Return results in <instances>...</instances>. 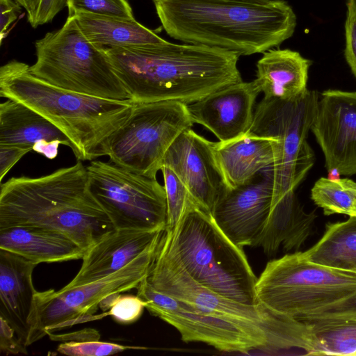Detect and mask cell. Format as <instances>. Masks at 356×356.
<instances>
[{
  "instance_id": "603a6c76",
  "label": "cell",
  "mask_w": 356,
  "mask_h": 356,
  "mask_svg": "<svg viewBox=\"0 0 356 356\" xmlns=\"http://www.w3.org/2000/svg\"><path fill=\"white\" fill-rule=\"evenodd\" d=\"M316 215L306 212L295 191L272 203L266 222L253 247H259L268 255L298 250L312 235Z\"/></svg>"
},
{
  "instance_id": "ac0fdd59",
  "label": "cell",
  "mask_w": 356,
  "mask_h": 356,
  "mask_svg": "<svg viewBox=\"0 0 356 356\" xmlns=\"http://www.w3.org/2000/svg\"><path fill=\"white\" fill-rule=\"evenodd\" d=\"M165 230L114 229L86 252L79 270L63 288L86 284L119 270L155 245Z\"/></svg>"
},
{
  "instance_id": "2e32d148",
  "label": "cell",
  "mask_w": 356,
  "mask_h": 356,
  "mask_svg": "<svg viewBox=\"0 0 356 356\" xmlns=\"http://www.w3.org/2000/svg\"><path fill=\"white\" fill-rule=\"evenodd\" d=\"M163 165L170 168L184 184L193 202L211 214L227 186L216 160L213 142L188 129L171 145Z\"/></svg>"
},
{
  "instance_id": "4316f807",
  "label": "cell",
  "mask_w": 356,
  "mask_h": 356,
  "mask_svg": "<svg viewBox=\"0 0 356 356\" xmlns=\"http://www.w3.org/2000/svg\"><path fill=\"white\" fill-rule=\"evenodd\" d=\"M312 324L317 344L313 355H356V318L345 312L327 313L304 321Z\"/></svg>"
},
{
  "instance_id": "5bb4252c",
  "label": "cell",
  "mask_w": 356,
  "mask_h": 356,
  "mask_svg": "<svg viewBox=\"0 0 356 356\" xmlns=\"http://www.w3.org/2000/svg\"><path fill=\"white\" fill-rule=\"evenodd\" d=\"M274 193L273 168L235 188L226 186L211 215L225 235L241 248L253 247L268 219Z\"/></svg>"
},
{
  "instance_id": "ee69618b",
  "label": "cell",
  "mask_w": 356,
  "mask_h": 356,
  "mask_svg": "<svg viewBox=\"0 0 356 356\" xmlns=\"http://www.w3.org/2000/svg\"><path fill=\"white\" fill-rule=\"evenodd\" d=\"M355 356H356V355H355Z\"/></svg>"
},
{
  "instance_id": "b9f144b4",
  "label": "cell",
  "mask_w": 356,
  "mask_h": 356,
  "mask_svg": "<svg viewBox=\"0 0 356 356\" xmlns=\"http://www.w3.org/2000/svg\"><path fill=\"white\" fill-rule=\"evenodd\" d=\"M353 215L356 216V202L355 203L354 208H353V213H352L351 216H353Z\"/></svg>"
},
{
  "instance_id": "e575fe53",
  "label": "cell",
  "mask_w": 356,
  "mask_h": 356,
  "mask_svg": "<svg viewBox=\"0 0 356 356\" xmlns=\"http://www.w3.org/2000/svg\"><path fill=\"white\" fill-rule=\"evenodd\" d=\"M67 0H40L33 22L30 24L36 28L51 22L54 17L67 6Z\"/></svg>"
},
{
  "instance_id": "4fadbf2b",
  "label": "cell",
  "mask_w": 356,
  "mask_h": 356,
  "mask_svg": "<svg viewBox=\"0 0 356 356\" xmlns=\"http://www.w3.org/2000/svg\"><path fill=\"white\" fill-rule=\"evenodd\" d=\"M137 293L147 302L149 313L175 327L185 342H202L229 353H275L268 338L234 321L204 313L153 289L144 278Z\"/></svg>"
},
{
  "instance_id": "e0dca14e",
  "label": "cell",
  "mask_w": 356,
  "mask_h": 356,
  "mask_svg": "<svg viewBox=\"0 0 356 356\" xmlns=\"http://www.w3.org/2000/svg\"><path fill=\"white\" fill-rule=\"evenodd\" d=\"M260 93L254 81H242L213 92L186 107L193 123L204 126L218 142L225 143L248 133Z\"/></svg>"
},
{
  "instance_id": "7c38bea8",
  "label": "cell",
  "mask_w": 356,
  "mask_h": 356,
  "mask_svg": "<svg viewBox=\"0 0 356 356\" xmlns=\"http://www.w3.org/2000/svg\"><path fill=\"white\" fill-rule=\"evenodd\" d=\"M90 192L115 229H165L166 195L156 177L137 174L111 161L86 166Z\"/></svg>"
},
{
  "instance_id": "30bf717a",
  "label": "cell",
  "mask_w": 356,
  "mask_h": 356,
  "mask_svg": "<svg viewBox=\"0 0 356 356\" xmlns=\"http://www.w3.org/2000/svg\"><path fill=\"white\" fill-rule=\"evenodd\" d=\"M161 239L128 265L104 277L71 289L37 291L26 346L66 327L105 317L104 312L94 315L100 302L112 293L138 287L149 270Z\"/></svg>"
},
{
  "instance_id": "d6a6232c",
  "label": "cell",
  "mask_w": 356,
  "mask_h": 356,
  "mask_svg": "<svg viewBox=\"0 0 356 356\" xmlns=\"http://www.w3.org/2000/svg\"><path fill=\"white\" fill-rule=\"evenodd\" d=\"M345 58L356 78V0H347Z\"/></svg>"
},
{
  "instance_id": "5b68a950",
  "label": "cell",
  "mask_w": 356,
  "mask_h": 356,
  "mask_svg": "<svg viewBox=\"0 0 356 356\" xmlns=\"http://www.w3.org/2000/svg\"><path fill=\"white\" fill-rule=\"evenodd\" d=\"M162 245L202 286L245 305H260L255 290L258 277L243 248L225 235L211 213L193 202L175 228L165 230Z\"/></svg>"
},
{
  "instance_id": "ab89813d",
  "label": "cell",
  "mask_w": 356,
  "mask_h": 356,
  "mask_svg": "<svg viewBox=\"0 0 356 356\" xmlns=\"http://www.w3.org/2000/svg\"><path fill=\"white\" fill-rule=\"evenodd\" d=\"M152 1L156 0H152ZM220 1H239V2H245V3H266L270 0H220Z\"/></svg>"
},
{
  "instance_id": "f546056e",
  "label": "cell",
  "mask_w": 356,
  "mask_h": 356,
  "mask_svg": "<svg viewBox=\"0 0 356 356\" xmlns=\"http://www.w3.org/2000/svg\"><path fill=\"white\" fill-rule=\"evenodd\" d=\"M69 15L78 13L99 15L134 18L127 0H67Z\"/></svg>"
},
{
  "instance_id": "836d02e7",
  "label": "cell",
  "mask_w": 356,
  "mask_h": 356,
  "mask_svg": "<svg viewBox=\"0 0 356 356\" xmlns=\"http://www.w3.org/2000/svg\"><path fill=\"white\" fill-rule=\"evenodd\" d=\"M0 350L6 354H27L26 346L18 338L15 330L0 317Z\"/></svg>"
},
{
  "instance_id": "8d00e7d4",
  "label": "cell",
  "mask_w": 356,
  "mask_h": 356,
  "mask_svg": "<svg viewBox=\"0 0 356 356\" xmlns=\"http://www.w3.org/2000/svg\"><path fill=\"white\" fill-rule=\"evenodd\" d=\"M21 5L15 0H0V43L6 37L10 25L18 17Z\"/></svg>"
},
{
  "instance_id": "d590c367",
  "label": "cell",
  "mask_w": 356,
  "mask_h": 356,
  "mask_svg": "<svg viewBox=\"0 0 356 356\" xmlns=\"http://www.w3.org/2000/svg\"><path fill=\"white\" fill-rule=\"evenodd\" d=\"M31 149L28 148L12 146L0 145V181L10 169Z\"/></svg>"
},
{
  "instance_id": "6da1fadb",
  "label": "cell",
  "mask_w": 356,
  "mask_h": 356,
  "mask_svg": "<svg viewBox=\"0 0 356 356\" xmlns=\"http://www.w3.org/2000/svg\"><path fill=\"white\" fill-rule=\"evenodd\" d=\"M105 51L134 103L187 105L243 81L240 55L220 48L165 41Z\"/></svg>"
},
{
  "instance_id": "3957f363",
  "label": "cell",
  "mask_w": 356,
  "mask_h": 356,
  "mask_svg": "<svg viewBox=\"0 0 356 356\" xmlns=\"http://www.w3.org/2000/svg\"><path fill=\"white\" fill-rule=\"evenodd\" d=\"M19 225L58 230L86 251L115 229L90 191L81 161L47 175L1 184L0 229Z\"/></svg>"
},
{
  "instance_id": "9a60e30c",
  "label": "cell",
  "mask_w": 356,
  "mask_h": 356,
  "mask_svg": "<svg viewBox=\"0 0 356 356\" xmlns=\"http://www.w3.org/2000/svg\"><path fill=\"white\" fill-rule=\"evenodd\" d=\"M310 131L327 170L334 168L346 176L356 174V91H323Z\"/></svg>"
},
{
  "instance_id": "1f68e13d",
  "label": "cell",
  "mask_w": 356,
  "mask_h": 356,
  "mask_svg": "<svg viewBox=\"0 0 356 356\" xmlns=\"http://www.w3.org/2000/svg\"><path fill=\"white\" fill-rule=\"evenodd\" d=\"M147 305V302L138 295L118 293L111 308L104 312L120 323L130 324L139 319Z\"/></svg>"
},
{
  "instance_id": "ba28073f",
  "label": "cell",
  "mask_w": 356,
  "mask_h": 356,
  "mask_svg": "<svg viewBox=\"0 0 356 356\" xmlns=\"http://www.w3.org/2000/svg\"><path fill=\"white\" fill-rule=\"evenodd\" d=\"M35 47L36 61L30 70L38 78L82 95L131 100L105 49L86 38L73 15L60 29L35 41Z\"/></svg>"
},
{
  "instance_id": "9c48e42d",
  "label": "cell",
  "mask_w": 356,
  "mask_h": 356,
  "mask_svg": "<svg viewBox=\"0 0 356 356\" xmlns=\"http://www.w3.org/2000/svg\"><path fill=\"white\" fill-rule=\"evenodd\" d=\"M318 98L316 91L307 90L291 99L263 97L254 108L246 134L277 140L272 203L295 191L314 163V154L307 138Z\"/></svg>"
},
{
  "instance_id": "484cf974",
  "label": "cell",
  "mask_w": 356,
  "mask_h": 356,
  "mask_svg": "<svg viewBox=\"0 0 356 356\" xmlns=\"http://www.w3.org/2000/svg\"><path fill=\"white\" fill-rule=\"evenodd\" d=\"M302 254L314 264L356 271V216L327 224L322 238Z\"/></svg>"
},
{
  "instance_id": "f1b7e54d",
  "label": "cell",
  "mask_w": 356,
  "mask_h": 356,
  "mask_svg": "<svg viewBox=\"0 0 356 356\" xmlns=\"http://www.w3.org/2000/svg\"><path fill=\"white\" fill-rule=\"evenodd\" d=\"M161 171L163 177L167 204L165 231L170 232L175 228L193 200L186 186L170 168L163 165Z\"/></svg>"
},
{
  "instance_id": "44dd1931",
  "label": "cell",
  "mask_w": 356,
  "mask_h": 356,
  "mask_svg": "<svg viewBox=\"0 0 356 356\" xmlns=\"http://www.w3.org/2000/svg\"><path fill=\"white\" fill-rule=\"evenodd\" d=\"M0 249L38 265L82 259L86 250L62 232L40 226L0 229Z\"/></svg>"
},
{
  "instance_id": "7402d4cb",
  "label": "cell",
  "mask_w": 356,
  "mask_h": 356,
  "mask_svg": "<svg viewBox=\"0 0 356 356\" xmlns=\"http://www.w3.org/2000/svg\"><path fill=\"white\" fill-rule=\"evenodd\" d=\"M213 150L228 188L241 186L273 168L278 153L276 139L249 134L225 143H213Z\"/></svg>"
},
{
  "instance_id": "f35d334b",
  "label": "cell",
  "mask_w": 356,
  "mask_h": 356,
  "mask_svg": "<svg viewBox=\"0 0 356 356\" xmlns=\"http://www.w3.org/2000/svg\"><path fill=\"white\" fill-rule=\"evenodd\" d=\"M22 6L27 13V19L31 24L35 15L40 0H15Z\"/></svg>"
},
{
  "instance_id": "8fae6325",
  "label": "cell",
  "mask_w": 356,
  "mask_h": 356,
  "mask_svg": "<svg viewBox=\"0 0 356 356\" xmlns=\"http://www.w3.org/2000/svg\"><path fill=\"white\" fill-rule=\"evenodd\" d=\"M193 124L181 102L134 103L126 122L111 135L107 156L127 170L156 177L171 145Z\"/></svg>"
},
{
  "instance_id": "8992f818",
  "label": "cell",
  "mask_w": 356,
  "mask_h": 356,
  "mask_svg": "<svg viewBox=\"0 0 356 356\" xmlns=\"http://www.w3.org/2000/svg\"><path fill=\"white\" fill-rule=\"evenodd\" d=\"M255 290L267 309L305 321L350 307L356 299V271L314 264L296 251L268 261Z\"/></svg>"
},
{
  "instance_id": "cb8c5ba5",
  "label": "cell",
  "mask_w": 356,
  "mask_h": 356,
  "mask_svg": "<svg viewBox=\"0 0 356 356\" xmlns=\"http://www.w3.org/2000/svg\"><path fill=\"white\" fill-rule=\"evenodd\" d=\"M257 63L254 80L265 98L291 99L305 93L310 60L296 51L270 49Z\"/></svg>"
},
{
  "instance_id": "60d3db41",
  "label": "cell",
  "mask_w": 356,
  "mask_h": 356,
  "mask_svg": "<svg viewBox=\"0 0 356 356\" xmlns=\"http://www.w3.org/2000/svg\"><path fill=\"white\" fill-rule=\"evenodd\" d=\"M345 312V313L350 314L354 316L356 318V307H353V308H352V309H350L349 310L342 311V312Z\"/></svg>"
},
{
  "instance_id": "d6986e66",
  "label": "cell",
  "mask_w": 356,
  "mask_h": 356,
  "mask_svg": "<svg viewBox=\"0 0 356 356\" xmlns=\"http://www.w3.org/2000/svg\"><path fill=\"white\" fill-rule=\"evenodd\" d=\"M60 145L72 147L65 134L44 116L13 99L1 103L0 145L28 148L53 159Z\"/></svg>"
},
{
  "instance_id": "ffe728a7",
  "label": "cell",
  "mask_w": 356,
  "mask_h": 356,
  "mask_svg": "<svg viewBox=\"0 0 356 356\" xmlns=\"http://www.w3.org/2000/svg\"><path fill=\"white\" fill-rule=\"evenodd\" d=\"M35 266L18 254L0 249V317L11 325L26 346L37 292L32 278Z\"/></svg>"
},
{
  "instance_id": "277c9868",
  "label": "cell",
  "mask_w": 356,
  "mask_h": 356,
  "mask_svg": "<svg viewBox=\"0 0 356 356\" xmlns=\"http://www.w3.org/2000/svg\"><path fill=\"white\" fill-rule=\"evenodd\" d=\"M0 96L25 104L70 139L78 161L107 155L111 135L130 115L134 103L82 95L53 86L33 75L30 66L11 60L0 68Z\"/></svg>"
},
{
  "instance_id": "74e56055",
  "label": "cell",
  "mask_w": 356,
  "mask_h": 356,
  "mask_svg": "<svg viewBox=\"0 0 356 356\" xmlns=\"http://www.w3.org/2000/svg\"><path fill=\"white\" fill-rule=\"evenodd\" d=\"M48 336L51 340L63 342L99 340L100 338L98 331L92 328H86L81 330H76L71 333L62 334H55L51 333Z\"/></svg>"
},
{
  "instance_id": "7a4b0ae2",
  "label": "cell",
  "mask_w": 356,
  "mask_h": 356,
  "mask_svg": "<svg viewBox=\"0 0 356 356\" xmlns=\"http://www.w3.org/2000/svg\"><path fill=\"white\" fill-rule=\"evenodd\" d=\"M163 29L187 44L234 51L264 53L291 38L296 16L284 0L251 3L220 0H156Z\"/></svg>"
},
{
  "instance_id": "83f0119b",
  "label": "cell",
  "mask_w": 356,
  "mask_h": 356,
  "mask_svg": "<svg viewBox=\"0 0 356 356\" xmlns=\"http://www.w3.org/2000/svg\"><path fill=\"white\" fill-rule=\"evenodd\" d=\"M311 198L326 216L352 215L356 202V182L348 178L321 177L311 190Z\"/></svg>"
},
{
  "instance_id": "d4e9b609",
  "label": "cell",
  "mask_w": 356,
  "mask_h": 356,
  "mask_svg": "<svg viewBox=\"0 0 356 356\" xmlns=\"http://www.w3.org/2000/svg\"><path fill=\"white\" fill-rule=\"evenodd\" d=\"M86 38L103 48L159 44L166 40L135 18L78 13L73 15Z\"/></svg>"
},
{
  "instance_id": "4dcf8cb0",
  "label": "cell",
  "mask_w": 356,
  "mask_h": 356,
  "mask_svg": "<svg viewBox=\"0 0 356 356\" xmlns=\"http://www.w3.org/2000/svg\"><path fill=\"white\" fill-rule=\"evenodd\" d=\"M140 347L128 346L114 343L88 340L62 342L57 348L59 353L70 356H106Z\"/></svg>"
},
{
  "instance_id": "7bdbcfd3",
  "label": "cell",
  "mask_w": 356,
  "mask_h": 356,
  "mask_svg": "<svg viewBox=\"0 0 356 356\" xmlns=\"http://www.w3.org/2000/svg\"><path fill=\"white\" fill-rule=\"evenodd\" d=\"M356 307V299L353 302L352 305L349 307L350 309L355 307Z\"/></svg>"
},
{
  "instance_id": "52a82bcc",
  "label": "cell",
  "mask_w": 356,
  "mask_h": 356,
  "mask_svg": "<svg viewBox=\"0 0 356 356\" xmlns=\"http://www.w3.org/2000/svg\"><path fill=\"white\" fill-rule=\"evenodd\" d=\"M162 238L145 277L153 289L204 313L234 321L264 334L272 343L275 353L291 349L307 352L312 348L314 334L311 324L275 314L261 305L241 303L202 286L165 250Z\"/></svg>"
}]
</instances>
